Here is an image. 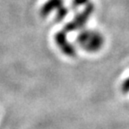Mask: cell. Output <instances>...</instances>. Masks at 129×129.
<instances>
[{"instance_id":"cell-1","label":"cell","mask_w":129,"mask_h":129,"mask_svg":"<svg viewBox=\"0 0 129 129\" xmlns=\"http://www.w3.org/2000/svg\"><path fill=\"white\" fill-rule=\"evenodd\" d=\"M81 48L90 53L98 52L104 45V38L100 32L91 30H82L76 38Z\"/></svg>"},{"instance_id":"cell-2","label":"cell","mask_w":129,"mask_h":129,"mask_svg":"<svg viewBox=\"0 0 129 129\" xmlns=\"http://www.w3.org/2000/svg\"><path fill=\"white\" fill-rule=\"evenodd\" d=\"M93 12H94V5L91 3H88L84 10L81 12L79 14H77L74 18V20L71 21L64 26V30L67 33V32L75 31L78 30H83L87 21L89 20L90 16Z\"/></svg>"},{"instance_id":"cell-3","label":"cell","mask_w":129,"mask_h":129,"mask_svg":"<svg viewBox=\"0 0 129 129\" xmlns=\"http://www.w3.org/2000/svg\"><path fill=\"white\" fill-rule=\"evenodd\" d=\"M54 39L56 46L60 48V50L62 51V53H64L66 56H75L76 50H75V46L68 41L67 37V32L64 31V30H61V31L56 32L54 36Z\"/></svg>"},{"instance_id":"cell-4","label":"cell","mask_w":129,"mask_h":129,"mask_svg":"<svg viewBox=\"0 0 129 129\" xmlns=\"http://www.w3.org/2000/svg\"><path fill=\"white\" fill-rule=\"evenodd\" d=\"M64 6V0H48L40 8V14L41 17H47L51 12L58 10Z\"/></svg>"},{"instance_id":"cell-5","label":"cell","mask_w":129,"mask_h":129,"mask_svg":"<svg viewBox=\"0 0 129 129\" xmlns=\"http://www.w3.org/2000/svg\"><path fill=\"white\" fill-rule=\"evenodd\" d=\"M68 14V9L66 6H62L56 11V19L57 21H62Z\"/></svg>"},{"instance_id":"cell-6","label":"cell","mask_w":129,"mask_h":129,"mask_svg":"<svg viewBox=\"0 0 129 129\" xmlns=\"http://www.w3.org/2000/svg\"><path fill=\"white\" fill-rule=\"evenodd\" d=\"M121 90L123 92H128L129 91V77L126 78L123 83H122V85H121Z\"/></svg>"},{"instance_id":"cell-7","label":"cell","mask_w":129,"mask_h":129,"mask_svg":"<svg viewBox=\"0 0 129 129\" xmlns=\"http://www.w3.org/2000/svg\"><path fill=\"white\" fill-rule=\"evenodd\" d=\"M89 0H74V5L75 6H83V5L88 4Z\"/></svg>"}]
</instances>
